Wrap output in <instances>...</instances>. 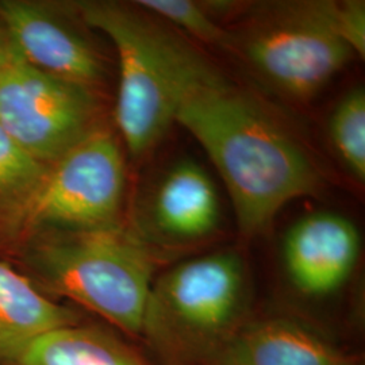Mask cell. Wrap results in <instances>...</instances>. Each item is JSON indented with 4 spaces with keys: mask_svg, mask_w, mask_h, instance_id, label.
<instances>
[{
    "mask_svg": "<svg viewBox=\"0 0 365 365\" xmlns=\"http://www.w3.org/2000/svg\"><path fill=\"white\" fill-rule=\"evenodd\" d=\"M150 29L173 122L194 135L221 175L240 232L264 235L291 200L319 191L313 157L185 36L153 15Z\"/></svg>",
    "mask_w": 365,
    "mask_h": 365,
    "instance_id": "6da1fadb",
    "label": "cell"
},
{
    "mask_svg": "<svg viewBox=\"0 0 365 365\" xmlns=\"http://www.w3.org/2000/svg\"><path fill=\"white\" fill-rule=\"evenodd\" d=\"M227 51L282 96L304 102L356 57L334 24V1H269L229 30Z\"/></svg>",
    "mask_w": 365,
    "mask_h": 365,
    "instance_id": "3957f363",
    "label": "cell"
},
{
    "mask_svg": "<svg viewBox=\"0 0 365 365\" xmlns=\"http://www.w3.org/2000/svg\"><path fill=\"white\" fill-rule=\"evenodd\" d=\"M78 315L48 298L24 274L0 261V363L7 364L34 339L78 325Z\"/></svg>",
    "mask_w": 365,
    "mask_h": 365,
    "instance_id": "7c38bea8",
    "label": "cell"
},
{
    "mask_svg": "<svg viewBox=\"0 0 365 365\" xmlns=\"http://www.w3.org/2000/svg\"><path fill=\"white\" fill-rule=\"evenodd\" d=\"M0 22L29 66L93 91L105 87V56L76 3L0 0Z\"/></svg>",
    "mask_w": 365,
    "mask_h": 365,
    "instance_id": "ba28073f",
    "label": "cell"
},
{
    "mask_svg": "<svg viewBox=\"0 0 365 365\" xmlns=\"http://www.w3.org/2000/svg\"><path fill=\"white\" fill-rule=\"evenodd\" d=\"M248 300L245 259L237 249H221L182 261L157 277L143 333L173 354L209 352L218 344L225 348Z\"/></svg>",
    "mask_w": 365,
    "mask_h": 365,
    "instance_id": "277c9868",
    "label": "cell"
},
{
    "mask_svg": "<svg viewBox=\"0 0 365 365\" xmlns=\"http://www.w3.org/2000/svg\"><path fill=\"white\" fill-rule=\"evenodd\" d=\"M131 227L153 245L195 242L214 235L221 225L218 190L209 172L194 160L172 163L138 200Z\"/></svg>",
    "mask_w": 365,
    "mask_h": 365,
    "instance_id": "9c48e42d",
    "label": "cell"
},
{
    "mask_svg": "<svg viewBox=\"0 0 365 365\" xmlns=\"http://www.w3.org/2000/svg\"><path fill=\"white\" fill-rule=\"evenodd\" d=\"M102 126L99 92L22 58L0 73V128L41 164L52 165Z\"/></svg>",
    "mask_w": 365,
    "mask_h": 365,
    "instance_id": "8992f818",
    "label": "cell"
},
{
    "mask_svg": "<svg viewBox=\"0 0 365 365\" xmlns=\"http://www.w3.org/2000/svg\"><path fill=\"white\" fill-rule=\"evenodd\" d=\"M48 165L29 156L0 128V247L21 248Z\"/></svg>",
    "mask_w": 365,
    "mask_h": 365,
    "instance_id": "5bb4252c",
    "label": "cell"
},
{
    "mask_svg": "<svg viewBox=\"0 0 365 365\" xmlns=\"http://www.w3.org/2000/svg\"><path fill=\"white\" fill-rule=\"evenodd\" d=\"M334 24L341 39L356 57L364 58L365 3L363 0L334 1Z\"/></svg>",
    "mask_w": 365,
    "mask_h": 365,
    "instance_id": "e0dca14e",
    "label": "cell"
},
{
    "mask_svg": "<svg viewBox=\"0 0 365 365\" xmlns=\"http://www.w3.org/2000/svg\"><path fill=\"white\" fill-rule=\"evenodd\" d=\"M4 365L150 364L114 334L78 324L39 336Z\"/></svg>",
    "mask_w": 365,
    "mask_h": 365,
    "instance_id": "4fadbf2b",
    "label": "cell"
},
{
    "mask_svg": "<svg viewBox=\"0 0 365 365\" xmlns=\"http://www.w3.org/2000/svg\"><path fill=\"white\" fill-rule=\"evenodd\" d=\"M21 56L14 46L13 41L7 34L6 29L0 22V73L4 72L10 66H13L16 60H19Z\"/></svg>",
    "mask_w": 365,
    "mask_h": 365,
    "instance_id": "ac0fdd59",
    "label": "cell"
},
{
    "mask_svg": "<svg viewBox=\"0 0 365 365\" xmlns=\"http://www.w3.org/2000/svg\"><path fill=\"white\" fill-rule=\"evenodd\" d=\"M360 235L346 217L317 211L302 217L283 241V262L302 294L327 297L351 277L360 256Z\"/></svg>",
    "mask_w": 365,
    "mask_h": 365,
    "instance_id": "30bf717a",
    "label": "cell"
},
{
    "mask_svg": "<svg viewBox=\"0 0 365 365\" xmlns=\"http://www.w3.org/2000/svg\"><path fill=\"white\" fill-rule=\"evenodd\" d=\"M76 7L84 22L115 48L119 63L115 122L129 155L137 160L148 156L175 123L152 38L150 15L135 3L90 0L76 1Z\"/></svg>",
    "mask_w": 365,
    "mask_h": 365,
    "instance_id": "5b68a950",
    "label": "cell"
},
{
    "mask_svg": "<svg viewBox=\"0 0 365 365\" xmlns=\"http://www.w3.org/2000/svg\"><path fill=\"white\" fill-rule=\"evenodd\" d=\"M125 192L123 150L114 131L103 125L49 165L30 212L27 235L45 229L122 223Z\"/></svg>",
    "mask_w": 365,
    "mask_h": 365,
    "instance_id": "52a82bcc",
    "label": "cell"
},
{
    "mask_svg": "<svg viewBox=\"0 0 365 365\" xmlns=\"http://www.w3.org/2000/svg\"><path fill=\"white\" fill-rule=\"evenodd\" d=\"M329 137L339 161L359 182L365 180V92H346L329 119Z\"/></svg>",
    "mask_w": 365,
    "mask_h": 365,
    "instance_id": "9a60e30c",
    "label": "cell"
},
{
    "mask_svg": "<svg viewBox=\"0 0 365 365\" xmlns=\"http://www.w3.org/2000/svg\"><path fill=\"white\" fill-rule=\"evenodd\" d=\"M19 249L46 291L76 302L126 333H143L157 255L130 225L37 230Z\"/></svg>",
    "mask_w": 365,
    "mask_h": 365,
    "instance_id": "7a4b0ae2",
    "label": "cell"
},
{
    "mask_svg": "<svg viewBox=\"0 0 365 365\" xmlns=\"http://www.w3.org/2000/svg\"><path fill=\"white\" fill-rule=\"evenodd\" d=\"M221 365H351L336 346L297 319L274 317L240 329Z\"/></svg>",
    "mask_w": 365,
    "mask_h": 365,
    "instance_id": "8fae6325",
    "label": "cell"
},
{
    "mask_svg": "<svg viewBox=\"0 0 365 365\" xmlns=\"http://www.w3.org/2000/svg\"><path fill=\"white\" fill-rule=\"evenodd\" d=\"M135 4L180 34H188L207 45L227 51L229 34L210 15L203 1L192 0H140Z\"/></svg>",
    "mask_w": 365,
    "mask_h": 365,
    "instance_id": "2e32d148",
    "label": "cell"
}]
</instances>
